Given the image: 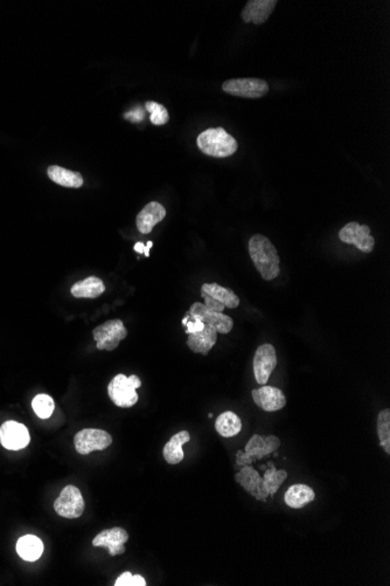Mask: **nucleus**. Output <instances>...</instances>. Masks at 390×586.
<instances>
[{
    "mask_svg": "<svg viewBox=\"0 0 390 586\" xmlns=\"http://www.w3.org/2000/svg\"><path fill=\"white\" fill-rule=\"evenodd\" d=\"M249 254L255 267L265 281L280 276V260L277 249L267 236L255 234L249 240Z\"/></svg>",
    "mask_w": 390,
    "mask_h": 586,
    "instance_id": "f257e3e1",
    "label": "nucleus"
},
{
    "mask_svg": "<svg viewBox=\"0 0 390 586\" xmlns=\"http://www.w3.org/2000/svg\"><path fill=\"white\" fill-rule=\"evenodd\" d=\"M199 149L211 157H229L238 151V141L223 128H211L199 135Z\"/></svg>",
    "mask_w": 390,
    "mask_h": 586,
    "instance_id": "f03ea898",
    "label": "nucleus"
},
{
    "mask_svg": "<svg viewBox=\"0 0 390 586\" xmlns=\"http://www.w3.org/2000/svg\"><path fill=\"white\" fill-rule=\"evenodd\" d=\"M142 387V380L136 375L127 377L120 374L109 383L107 393L112 403L118 407H131L138 402L137 389Z\"/></svg>",
    "mask_w": 390,
    "mask_h": 586,
    "instance_id": "7ed1b4c3",
    "label": "nucleus"
},
{
    "mask_svg": "<svg viewBox=\"0 0 390 586\" xmlns=\"http://www.w3.org/2000/svg\"><path fill=\"white\" fill-rule=\"evenodd\" d=\"M201 296L205 300L204 305L211 310L223 313L226 308H238L240 298L234 291L226 288L218 283H205L201 287Z\"/></svg>",
    "mask_w": 390,
    "mask_h": 586,
    "instance_id": "20e7f679",
    "label": "nucleus"
},
{
    "mask_svg": "<svg viewBox=\"0 0 390 586\" xmlns=\"http://www.w3.org/2000/svg\"><path fill=\"white\" fill-rule=\"evenodd\" d=\"M98 350L112 351L127 336V330L122 320H110L93 330Z\"/></svg>",
    "mask_w": 390,
    "mask_h": 586,
    "instance_id": "39448f33",
    "label": "nucleus"
},
{
    "mask_svg": "<svg viewBox=\"0 0 390 586\" xmlns=\"http://www.w3.org/2000/svg\"><path fill=\"white\" fill-rule=\"evenodd\" d=\"M85 498L75 486H65L54 502L56 514L65 518H78L85 511Z\"/></svg>",
    "mask_w": 390,
    "mask_h": 586,
    "instance_id": "423d86ee",
    "label": "nucleus"
},
{
    "mask_svg": "<svg viewBox=\"0 0 390 586\" xmlns=\"http://www.w3.org/2000/svg\"><path fill=\"white\" fill-rule=\"evenodd\" d=\"M111 444L112 436L103 429H85L74 436L75 449L82 456H88L94 451H103Z\"/></svg>",
    "mask_w": 390,
    "mask_h": 586,
    "instance_id": "0eeeda50",
    "label": "nucleus"
},
{
    "mask_svg": "<svg viewBox=\"0 0 390 586\" xmlns=\"http://www.w3.org/2000/svg\"><path fill=\"white\" fill-rule=\"evenodd\" d=\"M189 318L201 320L206 325H211L214 328L216 333L220 334H229L234 328V321L231 316L218 313V311L211 310L207 308L204 303L195 302L191 305L189 311Z\"/></svg>",
    "mask_w": 390,
    "mask_h": 586,
    "instance_id": "6e6552de",
    "label": "nucleus"
},
{
    "mask_svg": "<svg viewBox=\"0 0 390 586\" xmlns=\"http://www.w3.org/2000/svg\"><path fill=\"white\" fill-rule=\"evenodd\" d=\"M339 239L347 245H354L361 252L371 253L374 249L375 239L374 236H371V229L357 221H352L342 227L339 232Z\"/></svg>",
    "mask_w": 390,
    "mask_h": 586,
    "instance_id": "1a4fd4ad",
    "label": "nucleus"
},
{
    "mask_svg": "<svg viewBox=\"0 0 390 586\" xmlns=\"http://www.w3.org/2000/svg\"><path fill=\"white\" fill-rule=\"evenodd\" d=\"M222 89L238 98H260L269 92V85L262 79H231L222 85Z\"/></svg>",
    "mask_w": 390,
    "mask_h": 586,
    "instance_id": "9d476101",
    "label": "nucleus"
},
{
    "mask_svg": "<svg viewBox=\"0 0 390 586\" xmlns=\"http://www.w3.org/2000/svg\"><path fill=\"white\" fill-rule=\"evenodd\" d=\"M30 441V433L23 424L9 420L0 426V442L5 449L19 451L27 447Z\"/></svg>",
    "mask_w": 390,
    "mask_h": 586,
    "instance_id": "9b49d317",
    "label": "nucleus"
},
{
    "mask_svg": "<svg viewBox=\"0 0 390 586\" xmlns=\"http://www.w3.org/2000/svg\"><path fill=\"white\" fill-rule=\"evenodd\" d=\"M277 365L276 349L271 344L257 347L254 357V375L257 383L265 385Z\"/></svg>",
    "mask_w": 390,
    "mask_h": 586,
    "instance_id": "f8f14e48",
    "label": "nucleus"
},
{
    "mask_svg": "<svg viewBox=\"0 0 390 586\" xmlns=\"http://www.w3.org/2000/svg\"><path fill=\"white\" fill-rule=\"evenodd\" d=\"M129 540V535L123 528L116 527L105 529L93 540V545L96 548H105L110 556H117L125 553L124 544Z\"/></svg>",
    "mask_w": 390,
    "mask_h": 586,
    "instance_id": "ddd939ff",
    "label": "nucleus"
},
{
    "mask_svg": "<svg viewBox=\"0 0 390 586\" xmlns=\"http://www.w3.org/2000/svg\"><path fill=\"white\" fill-rule=\"evenodd\" d=\"M235 480L258 501L267 502L268 498L270 496L264 487L263 478H260L258 472L251 466H244L243 469L235 475Z\"/></svg>",
    "mask_w": 390,
    "mask_h": 586,
    "instance_id": "4468645a",
    "label": "nucleus"
},
{
    "mask_svg": "<svg viewBox=\"0 0 390 586\" xmlns=\"http://www.w3.org/2000/svg\"><path fill=\"white\" fill-rule=\"evenodd\" d=\"M251 396L257 407L267 412L280 411L286 405L285 394L278 387L262 385L260 389L253 390Z\"/></svg>",
    "mask_w": 390,
    "mask_h": 586,
    "instance_id": "2eb2a0df",
    "label": "nucleus"
},
{
    "mask_svg": "<svg viewBox=\"0 0 390 586\" xmlns=\"http://www.w3.org/2000/svg\"><path fill=\"white\" fill-rule=\"evenodd\" d=\"M276 0H249L244 7L241 16L244 23H254L257 25L265 23L268 18L271 16L275 7H276Z\"/></svg>",
    "mask_w": 390,
    "mask_h": 586,
    "instance_id": "dca6fc26",
    "label": "nucleus"
},
{
    "mask_svg": "<svg viewBox=\"0 0 390 586\" xmlns=\"http://www.w3.org/2000/svg\"><path fill=\"white\" fill-rule=\"evenodd\" d=\"M166 216L165 207L158 202H151L140 211L137 216V229L143 234H149L152 232L153 227L157 224L163 221Z\"/></svg>",
    "mask_w": 390,
    "mask_h": 586,
    "instance_id": "f3484780",
    "label": "nucleus"
},
{
    "mask_svg": "<svg viewBox=\"0 0 390 586\" xmlns=\"http://www.w3.org/2000/svg\"><path fill=\"white\" fill-rule=\"evenodd\" d=\"M280 446V440L275 436H262L255 434L246 445V454L253 460H260L275 452Z\"/></svg>",
    "mask_w": 390,
    "mask_h": 586,
    "instance_id": "a211bd4d",
    "label": "nucleus"
},
{
    "mask_svg": "<svg viewBox=\"0 0 390 586\" xmlns=\"http://www.w3.org/2000/svg\"><path fill=\"white\" fill-rule=\"evenodd\" d=\"M218 341V333L211 325H205L204 330L195 334H189L187 338V345L194 354H201L207 356L211 347H214Z\"/></svg>",
    "mask_w": 390,
    "mask_h": 586,
    "instance_id": "6ab92c4d",
    "label": "nucleus"
},
{
    "mask_svg": "<svg viewBox=\"0 0 390 586\" xmlns=\"http://www.w3.org/2000/svg\"><path fill=\"white\" fill-rule=\"evenodd\" d=\"M105 292V285L101 278L96 276H89V278L75 282L73 285L70 293L76 298H100Z\"/></svg>",
    "mask_w": 390,
    "mask_h": 586,
    "instance_id": "aec40b11",
    "label": "nucleus"
},
{
    "mask_svg": "<svg viewBox=\"0 0 390 586\" xmlns=\"http://www.w3.org/2000/svg\"><path fill=\"white\" fill-rule=\"evenodd\" d=\"M189 440H191V436L187 431H181L174 434L164 447L163 456L165 461L169 462V465H178L179 462H181L185 456L182 446L187 444Z\"/></svg>",
    "mask_w": 390,
    "mask_h": 586,
    "instance_id": "412c9836",
    "label": "nucleus"
},
{
    "mask_svg": "<svg viewBox=\"0 0 390 586\" xmlns=\"http://www.w3.org/2000/svg\"><path fill=\"white\" fill-rule=\"evenodd\" d=\"M16 553L23 560L36 562L39 560L43 553V540L34 535H26L18 540Z\"/></svg>",
    "mask_w": 390,
    "mask_h": 586,
    "instance_id": "4be33fe9",
    "label": "nucleus"
},
{
    "mask_svg": "<svg viewBox=\"0 0 390 586\" xmlns=\"http://www.w3.org/2000/svg\"><path fill=\"white\" fill-rule=\"evenodd\" d=\"M315 494L313 489L306 485H293L286 491L285 500L286 505L293 509H300L305 507L315 500Z\"/></svg>",
    "mask_w": 390,
    "mask_h": 586,
    "instance_id": "5701e85b",
    "label": "nucleus"
},
{
    "mask_svg": "<svg viewBox=\"0 0 390 586\" xmlns=\"http://www.w3.org/2000/svg\"><path fill=\"white\" fill-rule=\"evenodd\" d=\"M47 174L52 182L59 184L61 187L78 189L83 185V177L81 174L75 171L67 170L65 167H58V165L49 167Z\"/></svg>",
    "mask_w": 390,
    "mask_h": 586,
    "instance_id": "b1692460",
    "label": "nucleus"
},
{
    "mask_svg": "<svg viewBox=\"0 0 390 586\" xmlns=\"http://www.w3.org/2000/svg\"><path fill=\"white\" fill-rule=\"evenodd\" d=\"M215 429L223 438H231L241 432L242 422L238 414H235L231 411H227L218 417V419L215 422Z\"/></svg>",
    "mask_w": 390,
    "mask_h": 586,
    "instance_id": "393cba45",
    "label": "nucleus"
},
{
    "mask_svg": "<svg viewBox=\"0 0 390 586\" xmlns=\"http://www.w3.org/2000/svg\"><path fill=\"white\" fill-rule=\"evenodd\" d=\"M268 466H269V469L264 474L263 483L269 495L273 496L280 489V485L285 481L286 478H288V472L284 469H276V467L271 462H269Z\"/></svg>",
    "mask_w": 390,
    "mask_h": 586,
    "instance_id": "a878e982",
    "label": "nucleus"
},
{
    "mask_svg": "<svg viewBox=\"0 0 390 586\" xmlns=\"http://www.w3.org/2000/svg\"><path fill=\"white\" fill-rule=\"evenodd\" d=\"M377 434L380 439V445L386 451L387 454H390V409H386L381 411L377 417Z\"/></svg>",
    "mask_w": 390,
    "mask_h": 586,
    "instance_id": "bb28decb",
    "label": "nucleus"
},
{
    "mask_svg": "<svg viewBox=\"0 0 390 586\" xmlns=\"http://www.w3.org/2000/svg\"><path fill=\"white\" fill-rule=\"evenodd\" d=\"M33 411L41 419H48L56 409L52 397L48 394H38L32 402Z\"/></svg>",
    "mask_w": 390,
    "mask_h": 586,
    "instance_id": "cd10ccee",
    "label": "nucleus"
},
{
    "mask_svg": "<svg viewBox=\"0 0 390 586\" xmlns=\"http://www.w3.org/2000/svg\"><path fill=\"white\" fill-rule=\"evenodd\" d=\"M147 112L151 113V122L154 125H164L169 122V112L166 110L163 105H159L157 102L149 101L145 103Z\"/></svg>",
    "mask_w": 390,
    "mask_h": 586,
    "instance_id": "c85d7f7f",
    "label": "nucleus"
},
{
    "mask_svg": "<svg viewBox=\"0 0 390 586\" xmlns=\"http://www.w3.org/2000/svg\"><path fill=\"white\" fill-rule=\"evenodd\" d=\"M205 323L201 321V320H196V318H189V321L186 323L185 327H187L186 329V334H195V333H200V331L204 330V328H205Z\"/></svg>",
    "mask_w": 390,
    "mask_h": 586,
    "instance_id": "c756f323",
    "label": "nucleus"
},
{
    "mask_svg": "<svg viewBox=\"0 0 390 586\" xmlns=\"http://www.w3.org/2000/svg\"><path fill=\"white\" fill-rule=\"evenodd\" d=\"M144 116H145V113L142 108H136L135 110L124 114V118H127V120L134 122V123H139V122L143 121Z\"/></svg>",
    "mask_w": 390,
    "mask_h": 586,
    "instance_id": "7c9ffc66",
    "label": "nucleus"
},
{
    "mask_svg": "<svg viewBox=\"0 0 390 586\" xmlns=\"http://www.w3.org/2000/svg\"><path fill=\"white\" fill-rule=\"evenodd\" d=\"M254 460L251 458V456H247L246 452H242V451H238V454H236V465L238 466H248L253 464Z\"/></svg>",
    "mask_w": 390,
    "mask_h": 586,
    "instance_id": "2f4dec72",
    "label": "nucleus"
},
{
    "mask_svg": "<svg viewBox=\"0 0 390 586\" xmlns=\"http://www.w3.org/2000/svg\"><path fill=\"white\" fill-rule=\"evenodd\" d=\"M131 580H132V573L124 572L118 577L115 586H131Z\"/></svg>",
    "mask_w": 390,
    "mask_h": 586,
    "instance_id": "473e14b6",
    "label": "nucleus"
},
{
    "mask_svg": "<svg viewBox=\"0 0 390 586\" xmlns=\"http://www.w3.org/2000/svg\"><path fill=\"white\" fill-rule=\"evenodd\" d=\"M145 585H147V582H145L143 577L139 576V575H135V576H132V580H131V586Z\"/></svg>",
    "mask_w": 390,
    "mask_h": 586,
    "instance_id": "72a5a7b5",
    "label": "nucleus"
},
{
    "mask_svg": "<svg viewBox=\"0 0 390 586\" xmlns=\"http://www.w3.org/2000/svg\"><path fill=\"white\" fill-rule=\"evenodd\" d=\"M134 249L137 253H144L145 246H144L143 243H137L136 245H135Z\"/></svg>",
    "mask_w": 390,
    "mask_h": 586,
    "instance_id": "f704fd0d",
    "label": "nucleus"
},
{
    "mask_svg": "<svg viewBox=\"0 0 390 586\" xmlns=\"http://www.w3.org/2000/svg\"><path fill=\"white\" fill-rule=\"evenodd\" d=\"M152 241H149V243L147 244V247H145V249H144V254H145V256H147V258L150 256V253L149 252H150V248L151 247H152Z\"/></svg>",
    "mask_w": 390,
    "mask_h": 586,
    "instance_id": "c9c22d12",
    "label": "nucleus"
}]
</instances>
